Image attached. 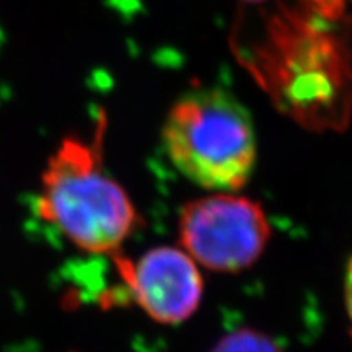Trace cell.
<instances>
[{"label":"cell","mask_w":352,"mask_h":352,"mask_svg":"<svg viewBox=\"0 0 352 352\" xmlns=\"http://www.w3.org/2000/svg\"><path fill=\"white\" fill-rule=\"evenodd\" d=\"M96 142L67 138L50 158L41 176L38 212L77 248L91 254H116L138 230L140 217L127 192L101 162Z\"/></svg>","instance_id":"1"},{"label":"cell","mask_w":352,"mask_h":352,"mask_svg":"<svg viewBox=\"0 0 352 352\" xmlns=\"http://www.w3.org/2000/svg\"><path fill=\"white\" fill-rule=\"evenodd\" d=\"M171 164L197 186L239 191L256 162L253 121L235 96L220 88H201L171 107L164 127Z\"/></svg>","instance_id":"2"},{"label":"cell","mask_w":352,"mask_h":352,"mask_svg":"<svg viewBox=\"0 0 352 352\" xmlns=\"http://www.w3.org/2000/svg\"><path fill=\"white\" fill-rule=\"evenodd\" d=\"M179 243L214 272H240L261 258L271 226L258 202L217 192L188 202L178 220Z\"/></svg>","instance_id":"3"},{"label":"cell","mask_w":352,"mask_h":352,"mask_svg":"<svg viewBox=\"0 0 352 352\" xmlns=\"http://www.w3.org/2000/svg\"><path fill=\"white\" fill-rule=\"evenodd\" d=\"M116 266L132 300L157 323H183L199 308L204 280L184 250L158 246L135 261L116 256Z\"/></svg>","instance_id":"4"},{"label":"cell","mask_w":352,"mask_h":352,"mask_svg":"<svg viewBox=\"0 0 352 352\" xmlns=\"http://www.w3.org/2000/svg\"><path fill=\"white\" fill-rule=\"evenodd\" d=\"M210 352H283V349L264 333L241 328L223 336Z\"/></svg>","instance_id":"5"},{"label":"cell","mask_w":352,"mask_h":352,"mask_svg":"<svg viewBox=\"0 0 352 352\" xmlns=\"http://www.w3.org/2000/svg\"><path fill=\"white\" fill-rule=\"evenodd\" d=\"M311 7L323 13V15L338 19V16L344 15L346 6L351 0H307Z\"/></svg>","instance_id":"6"},{"label":"cell","mask_w":352,"mask_h":352,"mask_svg":"<svg viewBox=\"0 0 352 352\" xmlns=\"http://www.w3.org/2000/svg\"><path fill=\"white\" fill-rule=\"evenodd\" d=\"M344 303H346V311L347 318L351 323V331H352V258L349 259L346 267V276H344Z\"/></svg>","instance_id":"7"},{"label":"cell","mask_w":352,"mask_h":352,"mask_svg":"<svg viewBox=\"0 0 352 352\" xmlns=\"http://www.w3.org/2000/svg\"><path fill=\"white\" fill-rule=\"evenodd\" d=\"M241 2H248V3H261V2H270V0H241Z\"/></svg>","instance_id":"8"}]
</instances>
